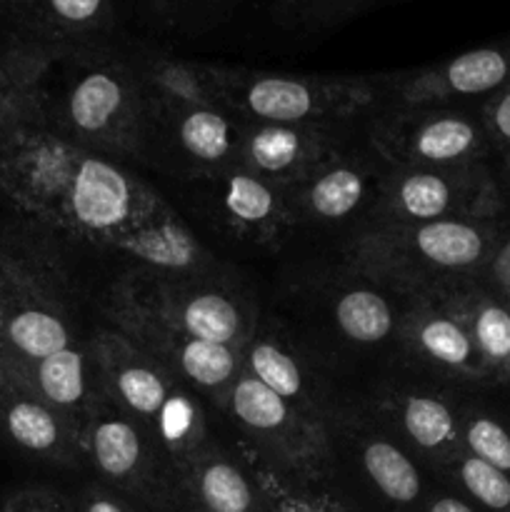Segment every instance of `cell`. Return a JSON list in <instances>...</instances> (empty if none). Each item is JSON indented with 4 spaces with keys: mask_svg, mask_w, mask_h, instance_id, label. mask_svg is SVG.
Listing matches in <instances>:
<instances>
[{
    "mask_svg": "<svg viewBox=\"0 0 510 512\" xmlns=\"http://www.w3.org/2000/svg\"><path fill=\"white\" fill-rule=\"evenodd\" d=\"M40 393L55 405H73L83 398V358L65 348L38 363Z\"/></svg>",
    "mask_w": 510,
    "mask_h": 512,
    "instance_id": "cell-13",
    "label": "cell"
},
{
    "mask_svg": "<svg viewBox=\"0 0 510 512\" xmlns=\"http://www.w3.org/2000/svg\"><path fill=\"white\" fill-rule=\"evenodd\" d=\"M293 3H305V5H338V3H353V0H293Z\"/></svg>",
    "mask_w": 510,
    "mask_h": 512,
    "instance_id": "cell-36",
    "label": "cell"
},
{
    "mask_svg": "<svg viewBox=\"0 0 510 512\" xmlns=\"http://www.w3.org/2000/svg\"><path fill=\"white\" fill-rule=\"evenodd\" d=\"M3 338L18 350L20 355L33 360H43L58 350L68 348V330L55 315L45 310L23 308L8 315L3 325Z\"/></svg>",
    "mask_w": 510,
    "mask_h": 512,
    "instance_id": "cell-3",
    "label": "cell"
},
{
    "mask_svg": "<svg viewBox=\"0 0 510 512\" xmlns=\"http://www.w3.org/2000/svg\"><path fill=\"white\" fill-rule=\"evenodd\" d=\"M365 470L370 480L378 485L385 498L395 503H413L420 493L418 470L398 448L388 443H373L365 448L363 455Z\"/></svg>",
    "mask_w": 510,
    "mask_h": 512,
    "instance_id": "cell-5",
    "label": "cell"
},
{
    "mask_svg": "<svg viewBox=\"0 0 510 512\" xmlns=\"http://www.w3.org/2000/svg\"><path fill=\"white\" fill-rule=\"evenodd\" d=\"M180 140L200 160H220L228 153V123L218 113L195 110L180 125Z\"/></svg>",
    "mask_w": 510,
    "mask_h": 512,
    "instance_id": "cell-21",
    "label": "cell"
},
{
    "mask_svg": "<svg viewBox=\"0 0 510 512\" xmlns=\"http://www.w3.org/2000/svg\"><path fill=\"white\" fill-rule=\"evenodd\" d=\"M248 105L260 118L275 120V123H293L310 113L313 95L298 80L263 78L250 85Z\"/></svg>",
    "mask_w": 510,
    "mask_h": 512,
    "instance_id": "cell-8",
    "label": "cell"
},
{
    "mask_svg": "<svg viewBox=\"0 0 510 512\" xmlns=\"http://www.w3.org/2000/svg\"><path fill=\"white\" fill-rule=\"evenodd\" d=\"M465 440H468L470 453L475 458L485 460L493 468L510 475V435L503 425L490 418H478L468 425Z\"/></svg>",
    "mask_w": 510,
    "mask_h": 512,
    "instance_id": "cell-28",
    "label": "cell"
},
{
    "mask_svg": "<svg viewBox=\"0 0 510 512\" xmlns=\"http://www.w3.org/2000/svg\"><path fill=\"white\" fill-rule=\"evenodd\" d=\"M228 208L245 223H258L273 210V195L250 175H235L228 185Z\"/></svg>",
    "mask_w": 510,
    "mask_h": 512,
    "instance_id": "cell-29",
    "label": "cell"
},
{
    "mask_svg": "<svg viewBox=\"0 0 510 512\" xmlns=\"http://www.w3.org/2000/svg\"><path fill=\"white\" fill-rule=\"evenodd\" d=\"M280 512H313V510L303 508V505H288V508H283Z\"/></svg>",
    "mask_w": 510,
    "mask_h": 512,
    "instance_id": "cell-37",
    "label": "cell"
},
{
    "mask_svg": "<svg viewBox=\"0 0 510 512\" xmlns=\"http://www.w3.org/2000/svg\"><path fill=\"white\" fill-rule=\"evenodd\" d=\"M475 348L488 363L510 370V310L488 303L475 315Z\"/></svg>",
    "mask_w": 510,
    "mask_h": 512,
    "instance_id": "cell-20",
    "label": "cell"
},
{
    "mask_svg": "<svg viewBox=\"0 0 510 512\" xmlns=\"http://www.w3.org/2000/svg\"><path fill=\"white\" fill-rule=\"evenodd\" d=\"M510 78V55L498 48H478L458 55L445 70V80L455 93L475 95L493 90Z\"/></svg>",
    "mask_w": 510,
    "mask_h": 512,
    "instance_id": "cell-6",
    "label": "cell"
},
{
    "mask_svg": "<svg viewBox=\"0 0 510 512\" xmlns=\"http://www.w3.org/2000/svg\"><path fill=\"white\" fill-rule=\"evenodd\" d=\"M418 250L435 265L465 268L483 258L485 238L475 228L453 220H433L415 235Z\"/></svg>",
    "mask_w": 510,
    "mask_h": 512,
    "instance_id": "cell-2",
    "label": "cell"
},
{
    "mask_svg": "<svg viewBox=\"0 0 510 512\" xmlns=\"http://www.w3.org/2000/svg\"><path fill=\"white\" fill-rule=\"evenodd\" d=\"M475 145V128L468 120L443 118L425 125L418 135V153L425 160H455Z\"/></svg>",
    "mask_w": 510,
    "mask_h": 512,
    "instance_id": "cell-17",
    "label": "cell"
},
{
    "mask_svg": "<svg viewBox=\"0 0 510 512\" xmlns=\"http://www.w3.org/2000/svg\"><path fill=\"white\" fill-rule=\"evenodd\" d=\"M405 428L423 448H435L453 435V415L433 398H413L405 405Z\"/></svg>",
    "mask_w": 510,
    "mask_h": 512,
    "instance_id": "cell-22",
    "label": "cell"
},
{
    "mask_svg": "<svg viewBox=\"0 0 510 512\" xmlns=\"http://www.w3.org/2000/svg\"><path fill=\"white\" fill-rule=\"evenodd\" d=\"M400 205L413 218H440L450 205V188L433 173L410 175L400 185Z\"/></svg>",
    "mask_w": 510,
    "mask_h": 512,
    "instance_id": "cell-23",
    "label": "cell"
},
{
    "mask_svg": "<svg viewBox=\"0 0 510 512\" xmlns=\"http://www.w3.org/2000/svg\"><path fill=\"white\" fill-rule=\"evenodd\" d=\"M430 512H475L470 505H465L463 500L455 498H440L430 505Z\"/></svg>",
    "mask_w": 510,
    "mask_h": 512,
    "instance_id": "cell-33",
    "label": "cell"
},
{
    "mask_svg": "<svg viewBox=\"0 0 510 512\" xmlns=\"http://www.w3.org/2000/svg\"><path fill=\"white\" fill-rule=\"evenodd\" d=\"M465 490L490 512H510V475L480 458H465L460 465Z\"/></svg>",
    "mask_w": 510,
    "mask_h": 512,
    "instance_id": "cell-19",
    "label": "cell"
},
{
    "mask_svg": "<svg viewBox=\"0 0 510 512\" xmlns=\"http://www.w3.org/2000/svg\"><path fill=\"white\" fill-rule=\"evenodd\" d=\"M360 195H363L360 175L340 168L315 183V188L310 190V205L323 218H343L360 203Z\"/></svg>",
    "mask_w": 510,
    "mask_h": 512,
    "instance_id": "cell-18",
    "label": "cell"
},
{
    "mask_svg": "<svg viewBox=\"0 0 510 512\" xmlns=\"http://www.w3.org/2000/svg\"><path fill=\"white\" fill-rule=\"evenodd\" d=\"M5 88H8V73H5L3 63H0V105H8V98H3L5 95Z\"/></svg>",
    "mask_w": 510,
    "mask_h": 512,
    "instance_id": "cell-35",
    "label": "cell"
},
{
    "mask_svg": "<svg viewBox=\"0 0 510 512\" xmlns=\"http://www.w3.org/2000/svg\"><path fill=\"white\" fill-rule=\"evenodd\" d=\"M123 103L120 83L108 73H90L70 95V118L80 130H100L110 123Z\"/></svg>",
    "mask_w": 510,
    "mask_h": 512,
    "instance_id": "cell-7",
    "label": "cell"
},
{
    "mask_svg": "<svg viewBox=\"0 0 510 512\" xmlns=\"http://www.w3.org/2000/svg\"><path fill=\"white\" fill-rule=\"evenodd\" d=\"M175 3H180V0H175Z\"/></svg>",
    "mask_w": 510,
    "mask_h": 512,
    "instance_id": "cell-39",
    "label": "cell"
},
{
    "mask_svg": "<svg viewBox=\"0 0 510 512\" xmlns=\"http://www.w3.org/2000/svg\"><path fill=\"white\" fill-rule=\"evenodd\" d=\"M95 460L110 478H123L138 465L140 440L125 423H103L93 438Z\"/></svg>",
    "mask_w": 510,
    "mask_h": 512,
    "instance_id": "cell-16",
    "label": "cell"
},
{
    "mask_svg": "<svg viewBox=\"0 0 510 512\" xmlns=\"http://www.w3.org/2000/svg\"><path fill=\"white\" fill-rule=\"evenodd\" d=\"M85 512H125L120 505H115L113 500H93Z\"/></svg>",
    "mask_w": 510,
    "mask_h": 512,
    "instance_id": "cell-34",
    "label": "cell"
},
{
    "mask_svg": "<svg viewBox=\"0 0 510 512\" xmlns=\"http://www.w3.org/2000/svg\"><path fill=\"white\" fill-rule=\"evenodd\" d=\"M180 360H183L185 373L200 385L225 383L235 368L233 353L225 345L205 343V340H190Z\"/></svg>",
    "mask_w": 510,
    "mask_h": 512,
    "instance_id": "cell-24",
    "label": "cell"
},
{
    "mask_svg": "<svg viewBox=\"0 0 510 512\" xmlns=\"http://www.w3.org/2000/svg\"><path fill=\"white\" fill-rule=\"evenodd\" d=\"M335 318L343 333L358 343H378L390 333V325H393L388 303L370 290L343 295L335 308Z\"/></svg>",
    "mask_w": 510,
    "mask_h": 512,
    "instance_id": "cell-10",
    "label": "cell"
},
{
    "mask_svg": "<svg viewBox=\"0 0 510 512\" xmlns=\"http://www.w3.org/2000/svg\"><path fill=\"white\" fill-rule=\"evenodd\" d=\"M250 368L258 375L260 383L268 385L280 398H295L300 393V370L293 358L278 350L275 345H258L250 353Z\"/></svg>",
    "mask_w": 510,
    "mask_h": 512,
    "instance_id": "cell-26",
    "label": "cell"
},
{
    "mask_svg": "<svg viewBox=\"0 0 510 512\" xmlns=\"http://www.w3.org/2000/svg\"><path fill=\"white\" fill-rule=\"evenodd\" d=\"M10 8V0H0V13H8Z\"/></svg>",
    "mask_w": 510,
    "mask_h": 512,
    "instance_id": "cell-38",
    "label": "cell"
},
{
    "mask_svg": "<svg viewBox=\"0 0 510 512\" xmlns=\"http://www.w3.org/2000/svg\"><path fill=\"white\" fill-rule=\"evenodd\" d=\"M200 498L208 512H250L253 493L233 465L215 463L200 475Z\"/></svg>",
    "mask_w": 510,
    "mask_h": 512,
    "instance_id": "cell-14",
    "label": "cell"
},
{
    "mask_svg": "<svg viewBox=\"0 0 510 512\" xmlns=\"http://www.w3.org/2000/svg\"><path fill=\"white\" fill-rule=\"evenodd\" d=\"M493 273H495V278H498L500 288H503L505 295L510 298V243L505 245V248L500 250L498 258H495Z\"/></svg>",
    "mask_w": 510,
    "mask_h": 512,
    "instance_id": "cell-32",
    "label": "cell"
},
{
    "mask_svg": "<svg viewBox=\"0 0 510 512\" xmlns=\"http://www.w3.org/2000/svg\"><path fill=\"white\" fill-rule=\"evenodd\" d=\"M420 343L435 360L445 365H468L475 350L473 338L453 320H430L420 330Z\"/></svg>",
    "mask_w": 510,
    "mask_h": 512,
    "instance_id": "cell-25",
    "label": "cell"
},
{
    "mask_svg": "<svg viewBox=\"0 0 510 512\" xmlns=\"http://www.w3.org/2000/svg\"><path fill=\"white\" fill-rule=\"evenodd\" d=\"M183 323L193 340H205V343L225 345L238 335L240 315L233 303L223 295H198L188 303L183 313Z\"/></svg>",
    "mask_w": 510,
    "mask_h": 512,
    "instance_id": "cell-11",
    "label": "cell"
},
{
    "mask_svg": "<svg viewBox=\"0 0 510 512\" xmlns=\"http://www.w3.org/2000/svg\"><path fill=\"white\" fill-rule=\"evenodd\" d=\"M493 123L495 130H498L505 140H510V90L505 95H500V100L495 103Z\"/></svg>",
    "mask_w": 510,
    "mask_h": 512,
    "instance_id": "cell-31",
    "label": "cell"
},
{
    "mask_svg": "<svg viewBox=\"0 0 510 512\" xmlns=\"http://www.w3.org/2000/svg\"><path fill=\"white\" fill-rule=\"evenodd\" d=\"M108 0H10L8 13L30 28L78 30L103 18Z\"/></svg>",
    "mask_w": 510,
    "mask_h": 512,
    "instance_id": "cell-4",
    "label": "cell"
},
{
    "mask_svg": "<svg viewBox=\"0 0 510 512\" xmlns=\"http://www.w3.org/2000/svg\"><path fill=\"white\" fill-rule=\"evenodd\" d=\"M300 153V140L293 130L285 128H265L250 140V155L255 165L268 173H278L295 163Z\"/></svg>",
    "mask_w": 510,
    "mask_h": 512,
    "instance_id": "cell-27",
    "label": "cell"
},
{
    "mask_svg": "<svg viewBox=\"0 0 510 512\" xmlns=\"http://www.w3.org/2000/svg\"><path fill=\"white\" fill-rule=\"evenodd\" d=\"M233 410L243 423L253 425L258 430L278 428L285 423V400L275 390L260 383L258 378H245L235 385L233 393Z\"/></svg>",
    "mask_w": 510,
    "mask_h": 512,
    "instance_id": "cell-15",
    "label": "cell"
},
{
    "mask_svg": "<svg viewBox=\"0 0 510 512\" xmlns=\"http://www.w3.org/2000/svg\"><path fill=\"white\" fill-rule=\"evenodd\" d=\"M118 388L123 393L125 403L133 410L145 415H153L163 408L165 388L158 380V375L145 368H128L120 373Z\"/></svg>",
    "mask_w": 510,
    "mask_h": 512,
    "instance_id": "cell-30",
    "label": "cell"
},
{
    "mask_svg": "<svg viewBox=\"0 0 510 512\" xmlns=\"http://www.w3.org/2000/svg\"><path fill=\"white\" fill-rule=\"evenodd\" d=\"M78 223L93 230H110L123 223L130 210V188L123 173L100 160H85L75 175L70 193Z\"/></svg>",
    "mask_w": 510,
    "mask_h": 512,
    "instance_id": "cell-1",
    "label": "cell"
},
{
    "mask_svg": "<svg viewBox=\"0 0 510 512\" xmlns=\"http://www.w3.org/2000/svg\"><path fill=\"white\" fill-rule=\"evenodd\" d=\"M5 430L10 438L25 450L43 453L58 443V423L50 415L48 408H43L35 400H15L3 413Z\"/></svg>",
    "mask_w": 510,
    "mask_h": 512,
    "instance_id": "cell-12",
    "label": "cell"
},
{
    "mask_svg": "<svg viewBox=\"0 0 510 512\" xmlns=\"http://www.w3.org/2000/svg\"><path fill=\"white\" fill-rule=\"evenodd\" d=\"M120 248L143 263L160 265V268H185L195 260V243L183 228L173 223L158 225L145 233L123 240Z\"/></svg>",
    "mask_w": 510,
    "mask_h": 512,
    "instance_id": "cell-9",
    "label": "cell"
}]
</instances>
